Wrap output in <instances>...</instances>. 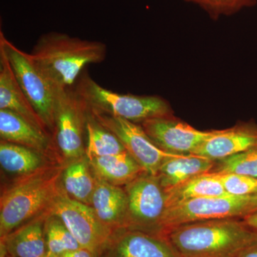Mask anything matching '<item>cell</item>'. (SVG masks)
I'll return each instance as SVG.
<instances>
[{
  "label": "cell",
  "instance_id": "1",
  "mask_svg": "<svg viewBox=\"0 0 257 257\" xmlns=\"http://www.w3.org/2000/svg\"><path fill=\"white\" fill-rule=\"evenodd\" d=\"M165 236L180 257H237L257 231L241 218H225L179 225Z\"/></svg>",
  "mask_w": 257,
  "mask_h": 257
},
{
  "label": "cell",
  "instance_id": "2",
  "mask_svg": "<svg viewBox=\"0 0 257 257\" xmlns=\"http://www.w3.org/2000/svg\"><path fill=\"white\" fill-rule=\"evenodd\" d=\"M106 52L102 42L52 32L42 35L30 54L44 74L65 90L72 88L86 66L105 60Z\"/></svg>",
  "mask_w": 257,
  "mask_h": 257
},
{
  "label": "cell",
  "instance_id": "3",
  "mask_svg": "<svg viewBox=\"0 0 257 257\" xmlns=\"http://www.w3.org/2000/svg\"><path fill=\"white\" fill-rule=\"evenodd\" d=\"M64 167L55 164L18 177L2 192L0 238L45 212L60 185Z\"/></svg>",
  "mask_w": 257,
  "mask_h": 257
},
{
  "label": "cell",
  "instance_id": "4",
  "mask_svg": "<svg viewBox=\"0 0 257 257\" xmlns=\"http://www.w3.org/2000/svg\"><path fill=\"white\" fill-rule=\"evenodd\" d=\"M74 90L88 109L137 124L174 114L170 103L161 96L119 94L101 87L87 73L79 76Z\"/></svg>",
  "mask_w": 257,
  "mask_h": 257
},
{
  "label": "cell",
  "instance_id": "5",
  "mask_svg": "<svg viewBox=\"0 0 257 257\" xmlns=\"http://www.w3.org/2000/svg\"><path fill=\"white\" fill-rule=\"evenodd\" d=\"M0 51L6 56L19 85L45 123L51 135L55 133V116L60 89L44 74L30 53L20 50L0 32ZM66 90V89H65Z\"/></svg>",
  "mask_w": 257,
  "mask_h": 257
},
{
  "label": "cell",
  "instance_id": "6",
  "mask_svg": "<svg viewBox=\"0 0 257 257\" xmlns=\"http://www.w3.org/2000/svg\"><path fill=\"white\" fill-rule=\"evenodd\" d=\"M47 210L64 223L81 247L97 256L112 234L113 230L99 220L92 206L69 197L62 185Z\"/></svg>",
  "mask_w": 257,
  "mask_h": 257
},
{
  "label": "cell",
  "instance_id": "7",
  "mask_svg": "<svg viewBox=\"0 0 257 257\" xmlns=\"http://www.w3.org/2000/svg\"><path fill=\"white\" fill-rule=\"evenodd\" d=\"M249 196L226 195L189 199L167 207L160 223V234L179 225L248 215Z\"/></svg>",
  "mask_w": 257,
  "mask_h": 257
},
{
  "label": "cell",
  "instance_id": "8",
  "mask_svg": "<svg viewBox=\"0 0 257 257\" xmlns=\"http://www.w3.org/2000/svg\"><path fill=\"white\" fill-rule=\"evenodd\" d=\"M124 188L128 199L124 228L161 235L160 223L167 209V196L157 176L145 172Z\"/></svg>",
  "mask_w": 257,
  "mask_h": 257
},
{
  "label": "cell",
  "instance_id": "9",
  "mask_svg": "<svg viewBox=\"0 0 257 257\" xmlns=\"http://www.w3.org/2000/svg\"><path fill=\"white\" fill-rule=\"evenodd\" d=\"M87 109L89 114L99 124L119 139L126 152L150 175L157 176L161 166L166 161L182 155L161 150L147 135L141 124L88 108Z\"/></svg>",
  "mask_w": 257,
  "mask_h": 257
},
{
  "label": "cell",
  "instance_id": "10",
  "mask_svg": "<svg viewBox=\"0 0 257 257\" xmlns=\"http://www.w3.org/2000/svg\"><path fill=\"white\" fill-rule=\"evenodd\" d=\"M87 106L74 89L61 93L55 116V138L62 156L75 160L86 156L83 132L86 128Z\"/></svg>",
  "mask_w": 257,
  "mask_h": 257
},
{
  "label": "cell",
  "instance_id": "11",
  "mask_svg": "<svg viewBox=\"0 0 257 257\" xmlns=\"http://www.w3.org/2000/svg\"><path fill=\"white\" fill-rule=\"evenodd\" d=\"M140 124L161 150L176 155H192L214 133L193 127L174 114L153 118Z\"/></svg>",
  "mask_w": 257,
  "mask_h": 257
},
{
  "label": "cell",
  "instance_id": "12",
  "mask_svg": "<svg viewBox=\"0 0 257 257\" xmlns=\"http://www.w3.org/2000/svg\"><path fill=\"white\" fill-rule=\"evenodd\" d=\"M98 257H180L166 236L140 230L113 231Z\"/></svg>",
  "mask_w": 257,
  "mask_h": 257
},
{
  "label": "cell",
  "instance_id": "13",
  "mask_svg": "<svg viewBox=\"0 0 257 257\" xmlns=\"http://www.w3.org/2000/svg\"><path fill=\"white\" fill-rule=\"evenodd\" d=\"M257 148V123L241 122L225 130H214L192 155L216 161Z\"/></svg>",
  "mask_w": 257,
  "mask_h": 257
},
{
  "label": "cell",
  "instance_id": "14",
  "mask_svg": "<svg viewBox=\"0 0 257 257\" xmlns=\"http://www.w3.org/2000/svg\"><path fill=\"white\" fill-rule=\"evenodd\" d=\"M49 211L42 213L1 238V257H45V221Z\"/></svg>",
  "mask_w": 257,
  "mask_h": 257
},
{
  "label": "cell",
  "instance_id": "15",
  "mask_svg": "<svg viewBox=\"0 0 257 257\" xmlns=\"http://www.w3.org/2000/svg\"><path fill=\"white\" fill-rule=\"evenodd\" d=\"M0 137L2 141L28 147L50 157L54 150L50 134L5 109H0Z\"/></svg>",
  "mask_w": 257,
  "mask_h": 257
},
{
  "label": "cell",
  "instance_id": "16",
  "mask_svg": "<svg viewBox=\"0 0 257 257\" xmlns=\"http://www.w3.org/2000/svg\"><path fill=\"white\" fill-rule=\"evenodd\" d=\"M96 184L91 206L99 220L111 230L124 228L128 199L124 187L113 185L95 175Z\"/></svg>",
  "mask_w": 257,
  "mask_h": 257
},
{
  "label": "cell",
  "instance_id": "17",
  "mask_svg": "<svg viewBox=\"0 0 257 257\" xmlns=\"http://www.w3.org/2000/svg\"><path fill=\"white\" fill-rule=\"evenodd\" d=\"M0 109L13 111L34 126L50 134L19 85L9 61L2 51H0Z\"/></svg>",
  "mask_w": 257,
  "mask_h": 257
},
{
  "label": "cell",
  "instance_id": "18",
  "mask_svg": "<svg viewBox=\"0 0 257 257\" xmlns=\"http://www.w3.org/2000/svg\"><path fill=\"white\" fill-rule=\"evenodd\" d=\"M215 162L194 155H182L166 161L157 173L166 192L175 188L189 179L212 172Z\"/></svg>",
  "mask_w": 257,
  "mask_h": 257
},
{
  "label": "cell",
  "instance_id": "19",
  "mask_svg": "<svg viewBox=\"0 0 257 257\" xmlns=\"http://www.w3.org/2000/svg\"><path fill=\"white\" fill-rule=\"evenodd\" d=\"M89 162L96 177L119 187H124L145 172L126 151L119 155L95 157Z\"/></svg>",
  "mask_w": 257,
  "mask_h": 257
},
{
  "label": "cell",
  "instance_id": "20",
  "mask_svg": "<svg viewBox=\"0 0 257 257\" xmlns=\"http://www.w3.org/2000/svg\"><path fill=\"white\" fill-rule=\"evenodd\" d=\"M50 156L42 152L2 141L0 143V165L8 173L18 177L31 175L52 165Z\"/></svg>",
  "mask_w": 257,
  "mask_h": 257
},
{
  "label": "cell",
  "instance_id": "21",
  "mask_svg": "<svg viewBox=\"0 0 257 257\" xmlns=\"http://www.w3.org/2000/svg\"><path fill=\"white\" fill-rule=\"evenodd\" d=\"M61 183L69 197L91 206L96 179L87 157L71 161L64 167Z\"/></svg>",
  "mask_w": 257,
  "mask_h": 257
},
{
  "label": "cell",
  "instance_id": "22",
  "mask_svg": "<svg viewBox=\"0 0 257 257\" xmlns=\"http://www.w3.org/2000/svg\"><path fill=\"white\" fill-rule=\"evenodd\" d=\"M167 192V207L189 199L229 195L214 174H204L189 179Z\"/></svg>",
  "mask_w": 257,
  "mask_h": 257
},
{
  "label": "cell",
  "instance_id": "23",
  "mask_svg": "<svg viewBox=\"0 0 257 257\" xmlns=\"http://www.w3.org/2000/svg\"><path fill=\"white\" fill-rule=\"evenodd\" d=\"M86 132L87 134L86 157L89 160L95 157L119 155L126 151L119 139L99 124L89 112Z\"/></svg>",
  "mask_w": 257,
  "mask_h": 257
},
{
  "label": "cell",
  "instance_id": "24",
  "mask_svg": "<svg viewBox=\"0 0 257 257\" xmlns=\"http://www.w3.org/2000/svg\"><path fill=\"white\" fill-rule=\"evenodd\" d=\"M45 231L47 253L59 257L67 251L82 248L64 223L50 212L45 221Z\"/></svg>",
  "mask_w": 257,
  "mask_h": 257
},
{
  "label": "cell",
  "instance_id": "25",
  "mask_svg": "<svg viewBox=\"0 0 257 257\" xmlns=\"http://www.w3.org/2000/svg\"><path fill=\"white\" fill-rule=\"evenodd\" d=\"M211 172L237 174L257 178V148L216 161Z\"/></svg>",
  "mask_w": 257,
  "mask_h": 257
},
{
  "label": "cell",
  "instance_id": "26",
  "mask_svg": "<svg viewBox=\"0 0 257 257\" xmlns=\"http://www.w3.org/2000/svg\"><path fill=\"white\" fill-rule=\"evenodd\" d=\"M213 174L220 181L229 195L243 197L257 193V178L255 177L237 174Z\"/></svg>",
  "mask_w": 257,
  "mask_h": 257
},
{
  "label": "cell",
  "instance_id": "27",
  "mask_svg": "<svg viewBox=\"0 0 257 257\" xmlns=\"http://www.w3.org/2000/svg\"><path fill=\"white\" fill-rule=\"evenodd\" d=\"M202 7L214 19L221 15H231L243 8L256 5V0H192Z\"/></svg>",
  "mask_w": 257,
  "mask_h": 257
},
{
  "label": "cell",
  "instance_id": "28",
  "mask_svg": "<svg viewBox=\"0 0 257 257\" xmlns=\"http://www.w3.org/2000/svg\"><path fill=\"white\" fill-rule=\"evenodd\" d=\"M59 257H98V256L87 248H79L73 251H67Z\"/></svg>",
  "mask_w": 257,
  "mask_h": 257
},
{
  "label": "cell",
  "instance_id": "29",
  "mask_svg": "<svg viewBox=\"0 0 257 257\" xmlns=\"http://www.w3.org/2000/svg\"><path fill=\"white\" fill-rule=\"evenodd\" d=\"M237 257H257V239L243 248Z\"/></svg>",
  "mask_w": 257,
  "mask_h": 257
},
{
  "label": "cell",
  "instance_id": "30",
  "mask_svg": "<svg viewBox=\"0 0 257 257\" xmlns=\"http://www.w3.org/2000/svg\"><path fill=\"white\" fill-rule=\"evenodd\" d=\"M243 220L248 226L257 231V213L245 216L243 218Z\"/></svg>",
  "mask_w": 257,
  "mask_h": 257
},
{
  "label": "cell",
  "instance_id": "31",
  "mask_svg": "<svg viewBox=\"0 0 257 257\" xmlns=\"http://www.w3.org/2000/svg\"><path fill=\"white\" fill-rule=\"evenodd\" d=\"M254 213H257V193L250 197L249 206H248V215H251Z\"/></svg>",
  "mask_w": 257,
  "mask_h": 257
},
{
  "label": "cell",
  "instance_id": "32",
  "mask_svg": "<svg viewBox=\"0 0 257 257\" xmlns=\"http://www.w3.org/2000/svg\"><path fill=\"white\" fill-rule=\"evenodd\" d=\"M45 257H58V256H55V255L50 254V253H47V256Z\"/></svg>",
  "mask_w": 257,
  "mask_h": 257
},
{
  "label": "cell",
  "instance_id": "33",
  "mask_svg": "<svg viewBox=\"0 0 257 257\" xmlns=\"http://www.w3.org/2000/svg\"><path fill=\"white\" fill-rule=\"evenodd\" d=\"M187 1L192 2V0H187Z\"/></svg>",
  "mask_w": 257,
  "mask_h": 257
},
{
  "label": "cell",
  "instance_id": "34",
  "mask_svg": "<svg viewBox=\"0 0 257 257\" xmlns=\"http://www.w3.org/2000/svg\"><path fill=\"white\" fill-rule=\"evenodd\" d=\"M5 257H11V256H5Z\"/></svg>",
  "mask_w": 257,
  "mask_h": 257
}]
</instances>
